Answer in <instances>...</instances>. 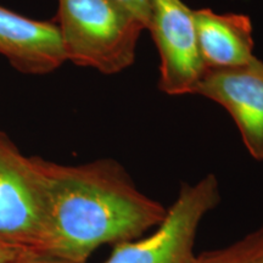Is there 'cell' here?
<instances>
[{
    "mask_svg": "<svg viewBox=\"0 0 263 263\" xmlns=\"http://www.w3.org/2000/svg\"><path fill=\"white\" fill-rule=\"evenodd\" d=\"M34 159L45 200L43 254L85 263L100 246L138 239L166 216L167 209L141 193L117 161L70 166Z\"/></svg>",
    "mask_w": 263,
    "mask_h": 263,
    "instance_id": "1",
    "label": "cell"
},
{
    "mask_svg": "<svg viewBox=\"0 0 263 263\" xmlns=\"http://www.w3.org/2000/svg\"><path fill=\"white\" fill-rule=\"evenodd\" d=\"M66 61L116 74L130 67L145 25L116 0H57Z\"/></svg>",
    "mask_w": 263,
    "mask_h": 263,
    "instance_id": "2",
    "label": "cell"
},
{
    "mask_svg": "<svg viewBox=\"0 0 263 263\" xmlns=\"http://www.w3.org/2000/svg\"><path fill=\"white\" fill-rule=\"evenodd\" d=\"M221 190L215 174L194 184H183L162 222L144 239L115 245L104 263H197L194 251L203 217L218 206Z\"/></svg>",
    "mask_w": 263,
    "mask_h": 263,
    "instance_id": "3",
    "label": "cell"
},
{
    "mask_svg": "<svg viewBox=\"0 0 263 263\" xmlns=\"http://www.w3.org/2000/svg\"><path fill=\"white\" fill-rule=\"evenodd\" d=\"M44 219V190L34 156H25L0 130V240L39 251Z\"/></svg>",
    "mask_w": 263,
    "mask_h": 263,
    "instance_id": "4",
    "label": "cell"
},
{
    "mask_svg": "<svg viewBox=\"0 0 263 263\" xmlns=\"http://www.w3.org/2000/svg\"><path fill=\"white\" fill-rule=\"evenodd\" d=\"M146 29L160 55V90L172 97L194 94L206 71L194 10L183 0H150Z\"/></svg>",
    "mask_w": 263,
    "mask_h": 263,
    "instance_id": "5",
    "label": "cell"
},
{
    "mask_svg": "<svg viewBox=\"0 0 263 263\" xmlns=\"http://www.w3.org/2000/svg\"><path fill=\"white\" fill-rule=\"evenodd\" d=\"M194 94L228 111L250 155L263 161V62L227 68H206Z\"/></svg>",
    "mask_w": 263,
    "mask_h": 263,
    "instance_id": "6",
    "label": "cell"
},
{
    "mask_svg": "<svg viewBox=\"0 0 263 263\" xmlns=\"http://www.w3.org/2000/svg\"><path fill=\"white\" fill-rule=\"evenodd\" d=\"M0 57L18 73L44 76L66 62L55 21H41L0 5Z\"/></svg>",
    "mask_w": 263,
    "mask_h": 263,
    "instance_id": "7",
    "label": "cell"
},
{
    "mask_svg": "<svg viewBox=\"0 0 263 263\" xmlns=\"http://www.w3.org/2000/svg\"><path fill=\"white\" fill-rule=\"evenodd\" d=\"M200 55L206 68L236 67L254 55L252 24L241 14H217L211 9L194 10Z\"/></svg>",
    "mask_w": 263,
    "mask_h": 263,
    "instance_id": "8",
    "label": "cell"
},
{
    "mask_svg": "<svg viewBox=\"0 0 263 263\" xmlns=\"http://www.w3.org/2000/svg\"><path fill=\"white\" fill-rule=\"evenodd\" d=\"M197 263H263V224L234 244L200 255Z\"/></svg>",
    "mask_w": 263,
    "mask_h": 263,
    "instance_id": "9",
    "label": "cell"
},
{
    "mask_svg": "<svg viewBox=\"0 0 263 263\" xmlns=\"http://www.w3.org/2000/svg\"><path fill=\"white\" fill-rule=\"evenodd\" d=\"M39 252L37 250L31 248H24L9 244V242L0 240V263H14L18 259H22L27 256Z\"/></svg>",
    "mask_w": 263,
    "mask_h": 263,
    "instance_id": "10",
    "label": "cell"
},
{
    "mask_svg": "<svg viewBox=\"0 0 263 263\" xmlns=\"http://www.w3.org/2000/svg\"><path fill=\"white\" fill-rule=\"evenodd\" d=\"M116 2L133 12L146 27L150 14V0H116Z\"/></svg>",
    "mask_w": 263,
    "mask_h": 263,
    "instance_id": "11",
    "label": "cell"
},
{
    "mask_svg": "<svg viewBox=\"0 0 263 263\" xmlns=\"http://www.w3.org/2000/svg\"><path fill=\"white\" fill-rule=\"evenodd\" d=\"M14 263H70L64 259L52 257L50 255H45L43 252H34V254L27 256V257L18 259Z\"/></svg>",
    "mask_w": 263,
    "mask_h": 263,
    "instance_id": "12",
    "label": "cell"
}]
</instances>
